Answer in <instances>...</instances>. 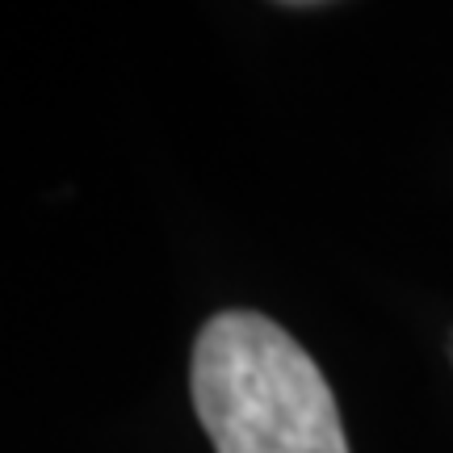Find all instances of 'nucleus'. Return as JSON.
<instances>
[{
    "label": "nucleus",
    "mask_w": 453,
    "mask_h": 453,
    "mask_svg": "<svg viewBox=\"0 0 453 453\" xmlns=\"http://www.w3.org/2000/svg\"><path fill=\"white\" fill-rule=\"evenodd\" d=\"M189 390L219 453H349L324 370L257 311H223L202 327Z\"/></svg>",
    "instance_id": "obj_1"
}]
</instances>
